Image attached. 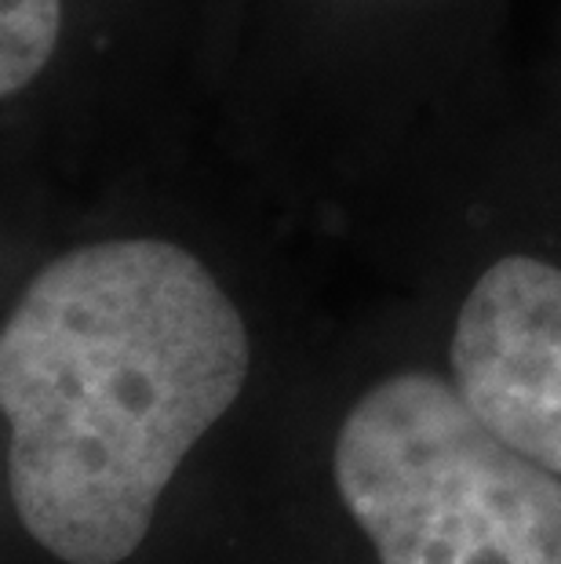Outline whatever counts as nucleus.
I'll use <instances>...</instances> for the list:
<instances>
[{
	"mask_svg": "<svg viewBox=\"0 0 561 564\" xmlns=\"http://www.w3.org/2000/svg\"><path fill=\"white\" fill-rule=\"evenodd\" d=\"M510 0H241L223 117L300 212L393 230L504 106Z\"/></svg>",
	"mask_w": 561,
	"mask_h": 564,
	"instance_id": "obj_2",
	"label": "nucleus"
},
{
	"mask_svg": "<svg viewBox=\"0 0 561 564\" xmlns=\"http://www.w3.org/2000/svg\"><path fill=\"white\" fill-rule=\"evenodd\" d=\"M172 175L33 219L0 321V455L47 564H131L259 382L248 262Z\"/></svg>",
	"mask_w": 561,
	"mask_h": 564,
	"instance_id": "obj_1",
	"label": "nucleus"
},
{
	"mask_svg": "<svg viewBox=\"0 0 561 564\" xmlns=\"http://www.w3.org/2000/svg\"><path fill=\"white\" fill-rule=\"evenodd\" d=\"M401 237L438 284V350L460 393L561 477V223L441 194Z\"/></svg>",
	"mask_w": 561,
	"mask_h": 564,
	"instance_id": "obj_5",
	"label": "nucleus"
},
{
	"mask_svg": "<svg viewBox=\"0 0 561 564\" xmlns=\"http://www.w3.org/2000/svg\"><path fill=\"white\" fill-rule=\"evenodd\" d=\"M241 0H0L8 212L30 219L175 175L223 113Z\"/></svg>",
	"mask_w": 561,
	"mask_h": 564,
	"instance_id": "obj_3",
	"label": "nucleus"
},
{
	"mask_svg": "<svg viewBox=\"0 0 561 564\" xmlns=\"http://www.w3.org/2000/svg\"><path fill=\"white\" fill-rule=\"evenodd\" d=\"M321 470L365 564H561V477L474 412L441 350L357 371Z\"/></svg>",
	"mask_w": 561,
	"mask_h": 564,
	"instance_id": "obj_4",
	"label": "nucleus"
}]
</instances>
